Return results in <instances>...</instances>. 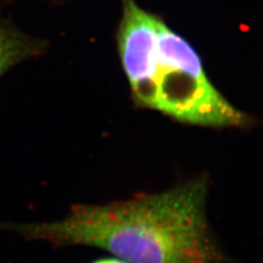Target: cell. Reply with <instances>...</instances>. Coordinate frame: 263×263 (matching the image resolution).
Here are the masks:
<instances>
[{"instance_id":"obj_1","label":"cell","mask_w":263,"mask_h":263,"mask_svg":"<svg viewBox=\"0 0 263 263\" xmlns=\"http://www.w3.org/2000/svg\"><path fill=\"white\" fill-rule=\"evenodd\" d=\"M204 178L177 187L103 205H76L63 219L7 224L30 240L89 246L128 263H226L212 235Z\"/></svg>"},{"instance_id":"obj_2","label":"cell","mask_w":263,"mask_h":263,"mask_svg":"<svg viewBox=\"0 0 263 263\" xmlns=\"http://www.w3.org/2000/svg\"><path fill=\"white\" fill-rule=\"evenodd\" d=\"M121 3L117 48L137 104L190 125L240 128L250 124V116L211 82L188 41L136 0Z\"/></svg>"},{"instance_id":"obj_3","label":"cell","mask_w":263,"mask_h":263,"mask_svg":"<svg viewBox=\"0 0 263 263\" xmlns=\"http://www.w3.org/2000/svg\"><path fill=\"white\" fill-rule=\"evenodd\" d=\"M44 48V42L28 36L0 19V77L13 66L40 55Z\"/></svg>"},{"instance_id":"obj_4","label":"cell","mask_w":263,"mask_h":263,"mask_svg":"<svg viewBox=\"0 0 263 263\" xmlns=\"http://www.w3.org/2000/svg\"><path fill=\"white\" fill-rule=\"evenodd\" d=\"M92 263H128L126 261H124L122 259H119L117 257H114V258H103V259H99V260H96L94 262Z\"/></svg>"}]
</instances>
